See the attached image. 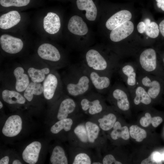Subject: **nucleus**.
<instances>
[{
	"instance_id": "obj_12",
	"label": "nucleus",
	"mask_w": 164,
	"mask_h": 164,
	"mask_svg": "<svg viewBox=\"0 0 164 164\" xmlns=\"http://www.w3.org/2000/svg\"><path fill=\"white\" fill-rule=\"evenodd\" d=\"M137 80L138 83L144 88L152 100L158 97L161 92L162 86L156 76L138 70Z\"/></svg>"
},
{
	"instance_id": "obj_18",
	"label": "nucleus",
	"mask_w": 164,
	"mask_h": 164,
	"mask_svg": "<svg viewBox=\"0 0 164 164\" xmlns=\"http://www.w3.org/2000/svg\"><path fill=\"white\" fill-rule=\"evenodd\" d=\"M129 91L135 106H146L151 105L152 99L144 88L138 83L134 89Z\"/></svg>"
},
{
	"instance_id": "obj_2",
	"label": "nucleus",
	"mask_w": 164,
	"mask_h": 164,
	"mask_svg": "<svg viewBox=\"0 0 164 164\" xmlns=\"http://www.w3.org/2000/svg\"><path fill=\"white\" fill-rule=\"evenodd\" d=\"M3 86L22 93L29 84L30 79L22 64H12L2 73Z\"/></svg>"
},
{
	"instance_id": "obj_41",
	"label": "nucleus",
	"mask_w": 164,
	"mask_h": 164,
	"mask_svg": "<svg viewBox=\"0 0 164 164\" xmlns=\"http://www.w3.org/2000/svg\"><path fill=\"white\" fill-rule=\"evenodd\" d=\"M3 103H2V102L1 101H0V109H2L3 108Z\"/></svg>"
},
{
	"instance_id": "obj_22",
	"label": "nucleus",
	"mask_w": 164,
	"mask_h": 164,
	"mask_svg": "<svg viewBox=\"0 0 164 164\" xmlns=\"http://www.w3.org/2000/svg\"><path fill=\"white\" fill-rule=\"evenodd\" d=\"M43 26L45 31L50 34H55L59 30L60 27V19L56 13L49 12L44 17Z\"/></svg>"
},
{
	"instance_id": "obj_24",
	"label": "nucleus",
	"mask_w": 164,
	"mask_h": 164,
	"mask_svg": "<svg viewBox=\"0 0 164 164\" xmlns=\"http://www.w3.org/2000/svg\"><path fill=\"white\" fill-rule=\"evenodd\" d=\"M132 16L131 13L128 10L119 11L108 20L106 23V26L108 29L112 30L122 23L130 20Z\"/></svg>"
},
{
	"instance_id": "obj_39",
	"label": "nucleus",
	"mask_w": 164,
	"mask_h": 164,
	"mask_svg": "<svg viewBox=\"0 0 164 164\" xmlns=\"http://www.w3.org/2000/svg\"><path fill=\"white\" fill-rule=\"evenodd\" d=\"M157 2V5L159 8L164 11V0H156Z\"/></svg>"
},
{
	"instance_id": "obj_37",
	"label": "nucleus",
	"mask_w": 164,
	"mask_h": 164,
	"mask_svg": "<svg viewBox=\"0 0 164 164\" xmlns=\"http://www.w3.org/2000/svg\"><path fill=\"white\" fill-rule=\"evenodd\" d=\"M159 29L162 35L164 37V20H162L160 23Z\"/></svg>"
},
{
	"instance_id": "obj_35",
	"label": "nucleus",
	"mask_w": 164,
	"mask_h": 164,
	"mask_svg": "<svg viewBox=\"0 0 164 164\" xmlns=\"http://www.w3.org/2000/svg\"><path fill=\"white\" fill-rule=\"evenodd\" d=\"M103 164H121L122 163L117 161L113 155L111 154H107L102 158Z\"/></svg>"
},
{
	"instance_id": "obj_23",
	"label": "nucleus",
	"mask_w": 164,
	"mask_h": 164,
	"mask_svg": "<svg viewBox=\"0 0 164 164\" xmlns=\"http://www.w3.org/2000/svg\"><path fill=\"white\" fill-rule=\"evenodd\" d=\"M67 27L71 33L77 35H85L88 31L86 24L81 17L78 15H74L70 18Z\"/></svg>"
},
{
	"instance_id": "obj_5",
	"label": "nucleus",
	"mask_w": 164,
	"mask_h": 164,
	"mask_svg": "<svg viewBox=\"0 0 164 164\" xmlns=\"http://www.w3.org/2000/svg\"><path fill=\"white\" fill-rule=\"evenodd\" d=\"M107 94V100L114 108L123 111L130 109V93L127 87L122 83L115 82Z\"/></svg>"
},
{
	"instance_id": "obj_28",
	"label": "nucleus",
	"mask_w": 164,
	"mask_h": 164,
	"mask_svg": "<svg viewBox=\"0 0 164 164\" xmlns=\"http://www.w3.org/2000/svg\"><path fill=\"white\" fill-rule=\"evenodd\" d=\"M110 133L111 138L116 141L121 138L127 140L130 138L129 130L127 126H122L120 122L117 121L114 125Z\"/></svg>"
},
{
	"instance_id": "obj_7",
	"label": "nucleus",
	"mask_w": 164,
	"mask_h": 164,
	"mask_svg": "<svg viewBox=\"0 0 164 164\" xmlns=\"http://www.w3.org/2000/svg\"><path fill=\"white\" fill-rule=\"evenodd\" d=\"M44 98L56 102L63 93L61 76L57 70H53L46 77L42 83Z\"/></svg>"
},
{
	"instance_id": "obj_36",
	"label": "nucleus",
	"mask_w": 164,
	"mask_h": 164,
	"mask_svg": "<svg viewBox=\"0 0 164 164\" xmlns=\"http://www.w3.org/2000/svg\"><path fill=\"white\" fill-rule=\"evenodd\" d=\"M146 26L144 22H141L138 24L137 29L138 31L140 33H142L145 32Z\"/></svg>"
},
{
	"instance_id": "obj_25",
	"label": "nucleus",
	"mask_w": 164,
	"mask_h": 164,
	"mask_svg": "<svg viewBox=\"0 0 164 164\" xmlns=\"http://www.w3.org/2000/svg\"><path fill=\"white\" fill-rule=\"evenodd\" d=\"M20 19V15L18 11H10L1 16L0 28L3 29H10L16 25Z\"/></svg>"
},
{
	"instance_id": "obj_29",
	"label": "nucleus",
	"mask_w": 164,
	"mask_h": 164,
	"mask_svg": "<svg viewBox=\"0 0 164 164\" xmlns=\"http://www.w3.org/2000/svg\"><path fill=\"white\" fill-rule=\"evenodd\" d=\"M50 161L52 164H68L69 163L64 149L59 145H56L54 148Z\"/></svg>"
},
{
	"instance_id": "obj_34",
	"label": "nucleus",
	"mask_w": 164,
	"mask_h": 164,
	"mask_svg": "<svg viewBox=\"0 0 164 164\" xmlns=\"http://www.w3.org/2000/svg\"><path fill=\"white\" fill-rule=\"evenodd\" d=\"M161 155L158 152H154L147 158L143 160L141 162L143 164L160 163L161 162Z\"/></svg>"
},
{
	"instance_id": "obj_31",
	"label": "nucleus",
	"mask_w": 164,
	"mask_h": 164,
	"mask_svg": "<svg viewBox=\"0 0 164 164\" xmlns=\"http://www.w3.org/2000/svg\"><path fill=\"white\" fill-rule=\"evenodd\" d=\"M129 133L130 136L138 142H142L147 135V132L144 129L135 125L130 126Z\"/></svg>"
},
{
	"instance_id": "obj_32",
	"label": "nucleus",
	"mask_w": 164,
	"mask_h": 164,
	"mask_svg": "<svg viewBox=\"0 0 164 164\" xmlns=\"http://www.w3.org/2000/svg\"><path fill=\"white\" fill-rule=\"evenodd\" d=\"M146 28L145 32L149 37L155 38L159 35V30L157 24L155 22H151L150 20L147 18L144 20Z\"/></svg>"
},
{
	"instance_id": "obj_20",
	"label": "nucleus",
	"mask_w": 164,
	"mask_h": 164,
	"mask_svg": "<svg viewBox=\"0 0 164 164\" xmlns=\"http://www.w3.org/2000/svg\"><path fill=\"white\" fill-rule=\"evenodd\" d=\"M134 28V25L132 22L126 21L111 30L110 36V39L114 42H119L132 34Z\"/></svg>"
},
{
	"instance_id": "obj_33",
	"label": "nucleus",
	"mask_w": 164,
	"mask_h": 164,
	"mask_svg": "<svg viewBox=\"0 0 164 164\" xmlns=\"http://www.w3.org/2000/svg\"><path fill=\"white\" fill-rule=\"evenodd\" d=\"M30 0H0V4L4 7H22L27 5Z\"/></svg>"
},
{
	"instance_id": "obj_40",
	"label": "nucleus",
	"mask_w": 164,
	"mask_h": 164,
	"mask_svg": "<svg viewBox=\"0 0 164 164\" xmlns=\"http://www.w3.org/2000/svg\"><path fill=\"white\" fill-rule=\"evenodd\" d=\"M13 164H21V162L18 159L14 160L12 162Z\"/></svg>"
},
{
	"instance_id": "obj_17",
	"label": "nucleus",
	"mask_w": 164,
	"mask_h": 164,
	"mask_svg": "<svg viewBox=\"0 0 164 164\" xmlns=\"http://www.w3.org/2000/svg\"><path fill=\"white\" fill-rule=\"evenodd\" d=\"M22 128V120L17 115L9 117L6 120L2 128L3 134L8 137H13L18 135Z\"/></svg>"
},
{
	"instance_id": "obj_3",
	"label": "nucleus",
	"mask_w": 164,
	"mask_h": 164,
	"mask_svg": "<svg viewBox=\"0 0 164 164\" xmlns=\"http://www.w3.org/2000/svg\"><path fill=\"white\" fill-rule=\"evenodd\" d=\"M120 64L117 59L108 58L97 50L94 49L89 50L86 52L84 61L82 63L94 70L112 73L117 71Z\"/></svg>"
},
{
	"instance_id": "obj_19",
	"label": "nucleus",
	"mask_w": 164,
	"mask_h": 164,
	"mask_svg": "<svg viewBox=\"0 0 164 164\" xmlns=\"http://www.w3.org/2000/svg\"><path fill=\"white\" fill-rule=\"evenodd\" d=\"M0 90L2 99L6 103L11 105L26 104L27 100L22 93L3 86Z\"/></svg>"
},
{
	"instance_id": "obj_8",
	"label": "nucleus",
	"mask_w": 164,
	"mask_h": 164,
	"mask_svg": "<svg viewBox=\"0 0 164 164\" xmlns=\"http://www.w3.org/2000/svg\"><path fill=\"white\" fill-rule=\"evenodd\" d=\"M54 104L53 109L57 121L73 117L80 113L76 100L64 92Z\"/></svg>"
},
{
	"instance_id": "obj_13",
	"label": "nucleus",
	"mask_w": 164,
	"mask_h": 164,
	"mask_svg": "<svg viewBox=\"0 0 164 164\" xmlns=\"http://www.w3.org/2000/svg\"><path fill=\"white\" fill-rule=\"evenodd\" d=\"M138 67L136 62L120 63L116 71L125 83L128 91L134 89L138 84Z\"/></svg>"
},
{
	"instance_id": "obj_1",
	"label": "nucleus",
	"mask_w": 164,
	"mask_h": 164,
	"mask_svg": "<svg viewBox=\"0 0 164 164\" xmlns=\"http://www.w3.org/2000/svg\"><path fill=\"white\" fill-rule=\"evenodd\" d=\"M61 77L64 93L74 99L94 91L82 64L69 65Z\"/></svg>"
},
{
	"instance_id": "obj_14",
	"label": "nucleus",
	"mask_w": 164,
	"mask_h": 164,
	"mask_svg": "<svg viewBox=\"0 0 164 164\" xmlns=\"http://www.w3.org/2000/svg\"><path fill=\"white\" fill-rule=\"evenodd\" d=\"M113 107L108 106L102 112L88 118L96 124L104 132L109 131L117 121V117L113 110Z\"/></svg>"
},
{
	"instance_id": "obj_15",
	"label": "nucleus",
	"mask_w": 164,
	"mask_h": 164,
	"mask_svg": "<svg viewBox=\"0 0 164 164\" xmlns=\"http://www.w3.org/2000/svg\"><path fill=\"white\" fill-rule=\"evenodd\" d=\"M70 163L72 164H92L96 155L90 149L72 147L71 148Z\"/></svg>"
},
{
	"instance_id": "obj_4",
	"label": "nucleus",
	"mask_w": 164,
	"mask_h": 164,
	"mask_svg": "<svg viewBox=\"0 0 164 164\" xmlns=\"http://www.w3.org/2000/svg\"><path fill=\"white\" fill-rule=\"evenodd\" d=\"M75 99L80 112L88 117L100 113L108 107L103 95L95 91H91Z\"/></svg>"
},
{
	"instance_id": "obj_10",
	"label": "nucleus",
	"mask_w": 164,
	"mask_h": 164,
	"mask_svg": "<svg viewBox=\"0 0 164 164\" xmlns=\"http://www.w3.org/2000/svg\"><path fill=\"white\" fill-rule=\"evenodd\" d=\"M135 62L139 70L154 75L158 74L159 65L156 51L153 48L143 50Z\"/></svg>"
},
{
	"instance_id": "obj_11",
	"label": "nucleus",
	"mask_w": 164,
	"mask_h": 164,
	"mask_svg": "<svg viewBox=\"0 0 164 164\" xmlns=\"http://www.w3.org/2000/svg\"><path fill=\"white\" fill-rule=\"evenodd\" d=\"M22 64L31 81L36 83H43L47 76L54 70L43 61L30 62Z\"/></svg>"
},
{
	"instance_id": "obj_26",
	"label": "nucleus",
	"mask_w": 164,
	"mask_h": 164,
	"mask_svg": "<svg viewBox=\"0 0 164 164\" xmlns=\"http://www.w3.org/2000/svg\"><path fill=\"white\" fill-rule=\"evenodd\" d=\"M22 94L27 101L29 102H32L35 98L44 96L42 83H36L31 81Z\"/></svg>"
},
{
	"instance_id": "obj_9",
	"label": "nucleus",
	"mask_w": 164,
	"mask_h": 164,
	"mask_svg": "<svg viewBox=\"0 0 164 164\" xmlns=\"http://www.w3.org/2000/svg\"><path fill=\"white\" fill-rule=\"evenodd\" d=\"M82 65L87 73L94 90L102 95L107 94L112 86L111 78L113 73H101Z\"/></svg>"
},
{
	"instance_id": "obj_38",
	"label": "nucleus",
	"mask_w": 164,
	"mask_h": 164,
	"mask_svg": "<svg viewBox=\"0 0 164 164\" xmlns=\"http://www.w3.org/2000/svg\"><path fill=\"white\" fill-rule=\"evenodd\" d=\"M9 158L7 156H5L2 158L0 160V164H8L9 163Z\"/></svg>"
},
{
	"instance_id": "obj_6",
	"label": "nucleus",
	"mask_w": 164,
	"mask_h": 164,
	"mask_svg": "<svg viewBox=\"0 0 164 164\" xmlns=\"http://www.w3.org/2000/svg\"><path fill=\"white\" fill-rule=\"evenodd\" d=\"M37 53L43 62L54 69L57 70L70 65L63 59L58 49L50 44L44 43L40 45Z\"/></svg>"
},
{
	"instance_id": "obj_27",
	"label": "nucleus",
	"mask_w": 164,
	"mask_h": 164,
	"mask_svg": "<svg viewBox=\"0 0 164 164\" xmlns=\"http://www.w3.org/2000/svg\"><path fill=\"white\" fill-rule=\"evenodd\" d=\"M77 5L79 9L86 11V17L88 20L93 21L95 20L97 10L92 0H77Z\"/></svg>"
},
{
	"instance_id": "obj_16",
	"label": "nucleus",
	"mask_w": 164,
	"mask_h": 164,
	"mask_svg": "<svg viewBox=\"0 0 164 164\" xmlns=\"http://www.w3.org/2000/svg\"><path fill=\"white\" fill-rule=\"evenodd\" d=\"M0 44L3 51L11 54L19 53L23 47V43L21 39L7 34L1 36Z\"/></svg>"
},
{
	"instance_id": "obj_30",
	"label": "nucleus",
	"mask_w": 164,
	"mask_h": 164,
	"mask_svg": "<svg viewBox=\"0 0 164 164\" xmlns=\"http://www.w3.org/2000/svg\"><path fill=\"white\" fill-rule=\"evenodd\" d=\"M162 118L160 116L152 117L151 114L146 112L145 116L142 117L140 120V123L142 127H146L151 124L154 128L157 127L162 121Z\"/></svg>"
},
{
	"instance_id": "obj_21",
	"label": "nucleus",
	"mask_w": 164,
	"mask_h": 164,
	"mask_svg": "<svg viewBox=\"0 0 164 164\" xmlns=\"http://www.w3.org/2000/svg\"><path fill=\"white\" fill-rule=\"evenodd\" d=\"M41 148V143L34 141L28 145L22 153L24 161L29 164H34L37 162Z\"/></svg>"
},
{
	"instance_id": "obj_42",
	"label": "nucleus",
	"mask_w": 164,
	"mask_h": 164,
	"mask_svg": "<svg viewBox=\"0 0 164 164\" xmlns=\"http://www.w3.org/2000/svg\"><path fill=\"white\" fill-rule=\"evenodd\" d=\"M163 62H164V58H163Z\"/></svg>"
}]
</instances>
